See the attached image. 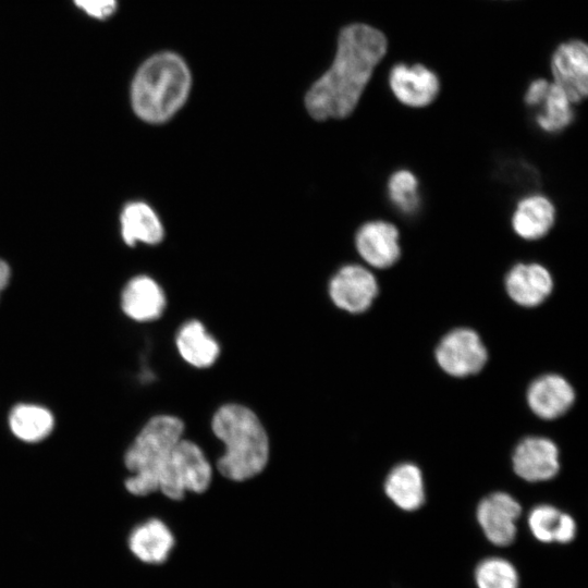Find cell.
<instances>
[{
	"label": "cell",
	"mask_w": 588,
	"mask_h": 588,
	"mask_svg": "<svg viewBox=\"0 0 588 588\" xmlns=\"http://www.w3.org/2000/svg\"><path fill=\"white\" fill-rule=\"evenodd\" d=\"M387 49V37L378 28L364 23L344 26L331 65L305 96L308 114L317 121L351 115Z\"/></svg>",
	"instance_id": "1"
},
{
	"label": "cell",
	"mask_w": 588,
	"mask_h": 588,
	"mask_svg": "<svg viewBox=\"0 0 588 588\" xmlns=\"http://www.w3.org/2000/svg\"><path fill=\"white\" fill-rule=\"evenodd\" d=\"M191 88L185 60L172 51L158 52L138 68L131 85V105L140 120L166 123L185 105Z\"/></svg>",
	"instance_id": "2"
},
{
	"label": "cell",
	"mask_w": 588,
	"mask_h": 588,
	"mask_svg": "<svg viewBox=\"0 0 588 588\" xmlns=\"http://www.w3.org/2000/svg\"><path fill=\"white\" fill-rule=\"evenodd\" d=\"M212 431L225 445L217 467L225 478L242 481L259 474L269 457L266 430L249 408L225 404L212 418Z\"/></svg>",
	"instance_id": "3"
},
{
	"label": "cell",
	"mask_w": 588,
	"mask_h": 588,
	"mask_svg": "<svg viewBox=\"0 0 588 588\" xmlns=\"http://www.w3.org/2000/svg\"><path fill=\"white\" fill-rule=\"evenodd\" d=\"M183 431L181 419L170 415L156 416L145 425L125 454V465L134 474L125 481L132 494L159 490L161 470Z\"/></svg>",
	"instance_id": "4"
},
{
	"label": "cell",
	"mask_w": 588,
	"mask_h": 588,
	"mask_svg": "<svg viewBox=\"0 0 588 588\" xmlns=\"http://www.w3.org/2000/svg\"><path fill=\"white\" fill-rule=\"evenodd\" d=\"M211 478L212 469L201 449L181 439L161 470L159 490L172 500H181L185 491L201 493L207 490Z\"/></svg>",
	"instance_id": "5"
},
{
	"label": "cell",
	"mask_w": 588,
	"mask_h": 588,
	"mask_svg": "<svg viewBox=\"0 0 588 588\" xmlns=\"http://www.w3.org/2000/svg\"><path fill=\"white\" fill-rule=\"evenodd\" d=\"M379 292L380 284L372 269L356 262L341 266L328 284L332 303L350 314H362L368 310Z\"/></svg>",
	"instance_id": "6"
},
{
	"label": "cell",
	"mask_w": 588,
	"mask_h": 588,
	"mask_svg": "<svg viewBox=\"0 0 588 588\" xmlns=\"http://www.w3.org/2000/svg\"><path fill=\"white\" fill-rule=\"evenodd\" d=\"M354 247L365 266L372 270H388L401 259V232L390 220L370 219L356 230Z\"/></svg>",
	"instance_id": "7"
},
{
	"label": "cell",
	"mask_w": 588,
	"mask_h": 588,
	"mask_svg": "<svg viewBox=\"0 0 588 588\" xmlns=\"http://www.w3.org/2000/svg\"><path fill=\"white\" fill-rule=\"evenodd\" d=\"M487 358V350L478 333L465 327L449 331L436 348L439 366L454 377L477 373Z\"/></svg>",
	"instance_id": "8"
},
{
	"label": "cell",
	"mask_w": 588,
	"mask_h": 588,
	"mask_svg": "<svg viewBox=\"0 0 588 588\" xmlns=\"http://www.w3.org/2000/svg\"><path fill=\"white\" fill-rule=\"evenodd\" d=\"M555 279L543 262L518 260L503 275V287L509 298L518 306L534 308L553 293Z\"/></svg>",
	"instance_id": "9"
},
{
	"label": "cell",
	"mask_w": 588,
	"mask_h": 588,
	"mask_svg": "<svg viewBox=\"0 0 588 588\" xmlns=\"http://www.w3.org/2000/svg\"><path fill=\"white\" fill-rule=\"evenodd\" d=\"M388 85L396 101L412 109L429 107L441 90L438 74L421 63L394 64L388 75Z\"/></svg>",
	"instance_id": "10"
},
{
	"label": "cell",
	"mask_w": 588,
	"mask_h": 588,
	"mask_svg": "<svg viewBox=\"0 0 588 588\" xmlns=\"http://www.w3.org/2000/svg\"><path fill=\"white\" fill-rule=\"evenodd\" d=\"M553 83L575 103L588 95V48L580 39L561 42L551 57Z\"/></svg>",
	"instance_id": "11"
},
{
	"label": "cell",
	"mask_w": 588,
	"mask_h": 588,
	"mask_svg": "<svg viewBox=\"0 0 588 588\" xmlns=\"http://www.w3.org/2000/svg\"><path fill=\"white\" fill-rule=\"evenodd\" d=\"M556 219L554 201L542 192L528 191L515 201L510 215V226L519 240L537 242L551 233Z\"/></svg>",
	"instance_id": "12"
},
{
	"label": "cell",
	"mask_w": 588,
	"mask_h": 588,
	"mask_svg": "<svg viewBox=\"0 0 588 588\" xmlns=\"http://www.w3.org/2000/svg\"><path fill=\"white\" fill-rule=\"evenodd\" d=\"M519 503L510 494L494 492L483 498L477 507V520L487 539L500 547L511 544L516 537Z\"/></svg>",
	"instance_id": "13"
},
{
	"label": "cell",
	"mask_w": 588,
	"mask_h": 588,
	"mask_svg": "<svg viewBox=\"0 0 588 588\" xmlns=\"http://www.w3.org/2000/svg\"><path fill=\"white\" fill-rule=\"evenodd\" d=\"M515 473L527 481L551 479L560 468L559 450L550 439L528 437L522 440L513 453Z\"/></svg>",
	"instance_id": "14"
},
{
	"label": "cell",
	"mask_w": 588,
	"mask_h": 588,
	"mask_svg": "<svg viewBox=\"0 0 588 588\" xmlns=\"http://www.w3.org/2000/svg\"><path fill=\"white\" fill-rule=\"evenodd\" d=\"M575 400L572 385L559 375L537 378L528 388L530 409L540 418L554 419L566 413Z\"/></svg>",
	"instance_id": "15"
},
{
	"label": "cell",
	"mask_w": 588,
	"mask_h": 588,
	"mask_svg": "<svg viewBox=\"0 0 588 588\" xmlns=\"http://www.w3.org/2000/svg\"><path fill=\"white\" fill-rule=\"evenodd\" d=\"M121 306L130 318L136 321H151L161 316L166 307V295L152 278L137 275L125 285Z\"/></svg>",
	"instance_id": "16"
},
{
	"label": "cell",
	"mask_w": 588,
	"mask_h": 588,
	"mask_svg": "<svg viewBox=\"0 0 588 588\" xmlns=\"http://www.w3.org/2000/svg\"><path fill=\"white\" fill-rule=\"evenodd\" d=\"M132 554L146 564H161L174 547V537L169 527L157 518L136 526L128 536Z\"/></svg>",
	"instance_id": "17"
},
{
	"label": "cell",
	"mask_w": 588,
	"mask_h": 588,
	"mask_svg": "<svg viewBox=\"0 0 588 588\" xmlns=\"http://www.w3.org/2000/svg\"><path fill=\"white\" fill-rule=\"evenodd\" d=\"M121 234L125 244H159L164 236V229L156 211L144 201H131L125 205L121 217Z\"/></svg>",
	"instance_id": "18"
},
{
	"label": "cell",
	"mask_w": 588,
	"mask_h": 588,
	"mask_svg": "<svg viewBox=\"0 0 588 588\" xmlns=\"http://www.w3.org/2000/svg\"><path fill=\"white\" fill-rule=\"evenodd\" d=\"M384 490L389 499L404 511H415L425 501L421 473L411 463L400 464L390 471Z\"/></svg>",
	"instance_id": "19"
},
{
	"label": "cell",
	"mask_w": 588,
	"mask_h": 588,
	"mask_svg": "<svg viewBox=\"0 0 588 588\" xmlns=\"http://www.w3.org/2000/svg\"><path fill=\"white\" fill-rule=\"evenodd\" d=\"M176 346L183 359L198 368L211 366L220 353L219 344L198 320H189L180 328Z\"/></svg>",
	"instance_id": "20"
},
{
	"label": "cell",
	"mask_w": 588,
	"mask_h": 588,
	"mask_svg": "<svg viewBox=\"0 0 588 588\" xmlns=\"http://www.w3.org/2000/svg\"><path fill=\"white\" fill-rule=\"evenodd\" d=\"M532 536L544 543H568L576 535L574 518L549 504L535 506L528 515Z\"/></svg>",
	"instance_id": "21"
},
{
	"label": "cell",
	"mask_w": 588,
	"mask_h": 588,
	"mask_svg": "<svg viewBox=\"0 0 588 588\" xmlns=\"http://www.w3.org/2000/svg\"><path fill=\"white\" fill-rule=\"evenodd\" d=\"M385 194L391 207L403 217H416L422 208L419 177L408 168H397L389 174Z\"/></svg>",
	"instance_id": "22"
},
{
	"label": "cell",
	"mask_w": 588,
	"mask_h": 588,
	"mask_svg": "<svg viewBox=\"0 0 588 588\" xmlns=\"http://www.w3.org/2000/svg\"><path fill=\"white\" fill-rule=\"evenodd\" d=\"M575 103L553 82L537 109L534 110L536 127L547 135L561 134L575 120Z\"/></svg>",
	"instance_id": "23"
},
{
	"label": "cell",
	"mask_w": 588,
	"mask_h": 588,
	"mask_svg": "<svg viewBox=\"0 0 588 588\" xmlns=\"http://www.w3.org/2000/svg\"><path fill=\"white\" fill-rule=\"evenodd\" d=\"M9 424L12 432L21 440L37 442L50 433L53 417L44 407L20 404L12 409Z\"/></svg>",
	"instance_id": "24"
},
{
	"label": "cell",
	"mask_w": 588,
	"mask_h": 588,
	"mask_svg": "<svg viewBox=\"0 0 588 588\" xmlns=\"http://www.w3.org/2000/svg\"><path fill=\"white\" fill-rule=\"evenodd\" d=\"M477 588H518L519 575L506 559L490 556L481 560L475 568Z\"/></svg>",
	"instance_id": "25"
},
{
	"label": "cell",
	"mask_w": 588,
	"mask_h": 588,
	"mask_svg": "<svg viewBox=\"0 0 588 588\" xmlns=\"http://www.w3.org/2000/svg\"><path fill=\"white\" fill-rule=\"evenodd\" d=\"M75 5L91 17H110L118 8V0H73Z\"/></svg>",
	"instance_id": "26"
},
{
	"label": "cell",
	"mask_w": 588,
	"mask_h": 588,
	"mask_svg": "<svg viewBox=\"0 0 588 588\" xmlns=\"http://www.w3.org/2000/svg\"><path fill=\"white\" fill-rule=\"evenodd\" d=\"M551 82H549L546 78H536L531 81L524 94V102L525 105L531 109L532 111L538 108V106L542 102L544 99L549 88H550Z\"/></svg>",
	"instance_id": "27"
},
{
	"label": "cell",
	"mask_w": 588,
	"mask_h": 588,
	"mask_svg": "<svg viewBox=\"0 0 588 588\" xmlns=\"http://www.w3.org/2000/svg\"><path fill=\"white\" fill-rule=\"evenodd\" d=\"M10 280V268L8 264L0 259V292L7 286Z\"/></svg>",
	"instance_id": "28"
}]
</instances>
